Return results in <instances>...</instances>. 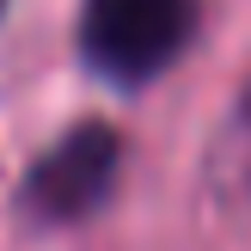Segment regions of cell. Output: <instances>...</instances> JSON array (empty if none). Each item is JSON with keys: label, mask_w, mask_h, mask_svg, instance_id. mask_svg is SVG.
I'll return each mask as SVG.
<instances>
[{"label": "cell", "mask_w": 251, "mask_h": 251, "mask_svg": "<svg viewBox=\"0 0 251 251\" xmlns=\"http://www.w3.org/2000/svg\"><path fill=\"white\" fill-rule=\"evenodd\" d=\"M202 0H80V61L110 86H147L190 49Z\"/></svg>", "instance_id": "1"}, {"label": "cell", "mask_w": 251, "mask_h": 251, "mask_svg": "<svg viewBox=\"0 0 251 251\" xmlns=\"http://www.w3.org/2000/svg\"><path fill=\"white\" fill-rule=\"evenodd\" d=\"M123 172V135L110 123H74L55 147L25 166L19 178V215L37 221V227H68V221H86L110 202Z\"/></svg>", "instance_id": "2"}, {"label": "cell", "mask_w": 251, "mask_h": 251, "mask_svg": "<svg viewBox=\"0 0 251 251\" xmlns=\"http://www.w3.org/2000/svg\"><path fill=\"white\" fill-rule=\"evenodd\" d=\"M221 153H227V172L233 178H251V86H245V98H239V110H233L227 123H221Z\"/></svg>", "instance_id": "3"}, {"label": "cell", "mask_w": 251, "mask_h": 251, "mask_svg": "<svg viewBox=\"0 0 251 251\" xmlns=\"http://www.w3.org/2000/svg\"><path fill=\"white\" fill-rule=\"evenodd\" d=\"M0 12H6V0H0Z\"/></svg>", "instance_id": "4"}]
</instances>
